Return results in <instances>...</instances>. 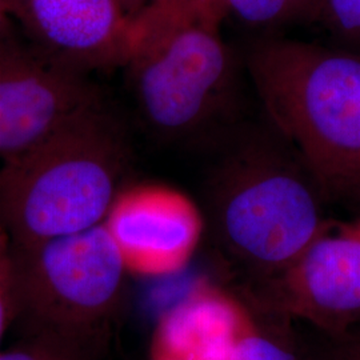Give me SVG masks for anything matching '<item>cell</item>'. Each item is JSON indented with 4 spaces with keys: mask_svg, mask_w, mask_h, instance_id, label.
<instances>
[{
    "mask_svg": "<svg viewBox=\"0 0 360 360\" xmlns=\"http://www.w3.org/2000/svg\"><path fill=\"white\" fill-rule=\"evenodd\" d=\"M269 127L231 134L202 193L211 243L250 288L287 270L330 226L323 218L322 186L294 147Z\"/></svg>",
    "mask_w": 360,
    "mask_h": 360,
    "instance_id": "obj_1",
    "label": "cell"
},
{
    "mask_svg": "<svg viewBox=\"0 0 360 360\" xmlns=\"http://www.w3.org/2000/svg\"><path fill=\"white\" fill-rule=\"evenodd\" d=\"M132 162L127 129L105 101L0 167V226L28 245L104 223Z\"/></svg>",
    "mask_w": 360,
    "mask_h": 360,
    "instance_id": "obj_2",
    "label": "cell"
},
{
    "mask_svg": "<svg viewBox=\"0 0 360 360\" xmlns=\"http://www.w3.org/2000/svg\"><path fill=\"white\" fill-rule=\"evenodd\" d=\"M247 70L269 123L328 195L360 187V55L291 39L259 40Z\"/></svg>",
    "mask_w": 360,
    "mask_h": 360,
    "instance_id": "obj_3",
    "label": "cell"
},
{
    "mask_svg": "<svg viewBox=\"0 0 360 360\" xmlns=\"http://www.w3.org/2000/svg\"><path fill=\"white\" fill-rule=\"evenodd\" d=\"M129 270L105 221L72 235L13 245L15 321L23 322L27 335L105 343Z\"/></svg>",
    "mask_w": 360,
    "mask_h": 360,
    "instance_id": "obj_4",
    "label": "cell"
},
{
    "mask_svg": "<svg viewBox=\"0 0 360 360\" xmlns=\"http://www.w3.org/2000/svg\"><path fill=\"white\" fill-rule=\"evenodd\" d=\"M124 68L143 120L168 141H196L227 119L236 65L220 27L183 23L139 41Z\"/></svg>",
    "mask_w": 360,
    "mask_h": 360,
    "instance_id": "obj_5",
    "label": "cell"
},
{
    "mask_svg": "<svg viewBox=\"0 0 360 360\" xmlns=\"http://www.w3.org/2000/svg\"><path fill=\"white\" fill-rule=\"evenodd\" d=\"M104 101L89 75L52 62L26 39L0 37V160L26 154Z\"/></svg>",
    "mask_w": 360,
    "mask_h": 360,
    "instance_id": "obj_6",
    "label": "cell"
},
{
    "mask_svg": "<svg viewBox=\"0 0 360 360\" xmlns=\"http://www.w3.org/2000/svg\"><path fill=\"white\" fill-rule=\"evenodd\" d=\"M250 300L271 315L346 330L360 319V232L328 226L287 270L250 288Z\"/></svg>",
    "mask_w": 360,
    "mask_h": 360,
    "instance_id": "obj_7",
    "label": "cell"
},
{
    "mask_svg": "<svg viewBox=\"0 0 360 360\" xmlns=\"http://www.w3.org/2000/svg\"><path fill=\"white\" fill-rule=\"evenodd\" d=\"M23 38L52 62L89 75L126 67L132 25L116 0H4Z\"/></svg>",
    "mask_w": 360,
    "mask_h": 360,
    "instance_id": "obj_8",
    "label": "cell"
},
{
    "mask_svg": "<svg viewBox=\"0 0 360 360\" xmlns=\"http://www.w3.org/2000/svg\"><path fill=\"white\" fill-rule=\"evenodd\" d=\"M105 224L129 269L143 272L179 269L205 232L200 210L186 196L160 187L120 195Z\"/></svg>",
    "mask_w": 360,
    "mask_h": 360,
    "instance_id": "obj_9",
    "label": "cell"
},
{
    "mask_svg": "<svg viewBox=\"0 0 360 360\" xmlns=\"http://www.w3.org/2000/svg\"><path fill=\"white\" fill-rule=\"evenodd\" d=\"M227 15L226 0H153L132 23L131 52L143 39L168 27L183 23L220 27Z\"/></svg>",
    "mask_w": 360,
    "mask_h": 360,
    "instance_id": "obj_10",
    "label": "cell"
},
{
    "mask_svg": "<svg viewBox=\"0 0 360 360\" xmlns=\"http://www.w3.org/2000/svg\"><path fill=\"white\" fill-rule=\"evenodd\" d=\"M227 13L254 27H281L323 20L326 0H226Z\"/></svg>",
    "mask_w": 360,
    "mask_h": 360,
    "instance_id": "obj_11",
    "label": "cell"
},
{
    "mask_svg": "<svg viewBox=\"0 0 360 360\" xmlns=\"http://www.w3.org/2000/svg\"><path fill=\"white\" fill-rule=\"evenodd\" d=\"M105 343L55 334H28L0 360H96Z\"/></svg>",
    "mask_w": 360,
    "mask_h": 360,
    "instance_id": "obj_12",
    "label": "cell"
},
{
    "mask_svg": "<svg viewBox=\"0 0 360 360\" xmlns=\"http://www.w3.org/2000/svg\"><path fill=\"white\" fill-rule=\"evenodd\" d=\"M226 360H296L294 355L269 334L252 326L245 309L240 324L232 338Z\"/></svg>",
    "mask_w": 360,
    "mask_h": 360,
    "instance_id": "obj_13",
    "label": "cell"
},
{
    "mask_svg": "<svg viewBox=\"0 0 360 360\" xmlns=\"http://www.w3.org/2000/svg\"><path fill=\"white\" fill-rule=\"evenodd\" d=\"M15 316L13 240L0 226V340Z\"/></svg>",
    "mask_w": 360,
    "mask_h": 360,
    "instance_id": "obj_14",
    "label": "cell"
},
{
    "mask_svg": "<svg viewBox=\"0 0 360 360\" xmlns=\"http://www.w3.org/2000/svg\"><path fill=\"white\" fill-rule=\"evenodd\" d=\"M323 20L339 38L360 47V0H326Z\"/></svg>",
    "mask_w": 360,
    "mask_h": 360,
    "instance_id": "obj_15",
    "label": "cell"
},
{
    "mask_svg": "<svg viewBox=\"0 0 360 360\" xmlns=\"http://www.w3.org/2000/svg\"><path fill=\"white\" fill-rule=\"evenodd\" d=\"M151 1L153 0H116V3L127 16L131 25L150 7Z\"/></svg>",
    "mask_w": 360,
    "mask_h": 360,
    "instance_id": "obj_16",
    "label": "cell"
},
{
    "mask_svg": "<svg viewBox=\"0 0 360 360\" xmlns=\"http://www.w3.org/2000/svg\"><path fill=\"white\" fill-rule=\"evenodd\" d=\"M13 18L7 8V4L4 0H0V37L11 32L13 30Z\"/></svg>",
    "mask_w": 360,
    "mask_h": 360,
    "instance_id": "obj_17",
    "label": "cell"
},
{
    "mask_svg": "<svg viewBox=\"0 0 360 360\" xmlns=\"http://www.w3.org/2000/svg\"><path fill=\"white\" fill-rule=\"evenodd\" d=\"M354 226H355V229H356V230L360 232V221L359 223H356V224H354Z\"/></svg>",
    "mask_w": 360,
    "mask_h": 360,
    "instance_id": "obj_18",
    "label": "cell"
}]
</instances>
